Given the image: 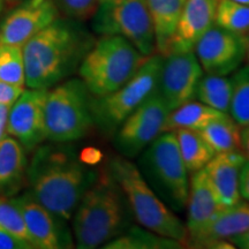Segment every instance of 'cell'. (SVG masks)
Masks as SVG:
<instances>
[{"label": "cell", "instance_id": "cell-1", "mask_svg": "<svg viewBox=\"0 0 249 249\" xmlns=\"http://www.w3.org/2000/svg\"><path fill=\"white\" fill-rule=\"evenodd\" d=\"M99 173L82 160L71 142L50 141L34 150L27 180L29 192L40 204L68 220Z\"/></svg>", "mask_w": 249, "mask_h": 249}, {"label": "cell", "instance_id": "cell-2", "mask_svg": "<svg viewBox=\"0 0 249 249\" xmlns=\"http://www.w3.org/2000/svg\"><path fill=\"white\" fill-rule=\"evenodd\" d=\"M93 39L74 18H57L22 46L26 86L50 89L79 70Z\"/></svg>", "mask_w": 249, "mask_h": 249}, {"label": "cell", "instance_id": "cell-3", "mask_svg": "<svg viewBox=\"0 0 249 249\" xmlns=\"http://www.w3.org/2000/svg\"><path fill=\"white\" fill-rule=\"evenodd\" d=\"M71 217L80 249L103 247L123 234L134 219L123 191L107 169L85 193Z\"/></svg>", "mask_w": 249, "mask_h": 249}, {"label": "cell", "instance_id": "cell-4", "mask_svg": "<svg viewBox=\"0 0 249 249\" xmlns=\"http://www.w3.org/2000/svg\"><path fill=\"white\" fill-rule=\"evenodd\" d=\"M107 170L123 191L133 218L145 229L188 246L186 224L171 210L140 172L138 165L128 158L113 156Z\"/></svg>", "mask_w": 249, "mask_h": 249}, {"label": "cell", "instance_id": "cell-5", "mask_svg": "<svg viewBox=\"0 0 249 249\" xmlns=\"http://www.w3.org/2000/svg\"><path fill=\"white\" fill-rule=\"evenodd\" d=\"M138 167L156 194L174 213H182L189 193L188 170L179 150L176 132L160 133L140 154Z\"/></svg>", "mask_w": 249, "mask_h": 249}, {"label": "cell", "instance_id": "cell-6", "mask_svg": "<svg viewBox=\"0 0 249 249\" xmlns=\"http://www.w3.org/2000/svg\"><path fill=\"white\" fill-rule=\"evenodd\" d=\"M147 58L124 37L104 35L89 50L77 71L92 96H103L124 86Z\"/></svg>", "mask_w": 249, "mask_h": 249}, {"label": "cell", "instance_id": "cell-7", "mask_svg": "<svg viewBox=\"0 0 249 249\" xmlns=\"http://www.w3.org/2000/svg\"><path fill=\"white\" fill-rule=\"evenodd\" d=\"M92 95L81 79L64 80L48 89L44 116L46 139L52 142H75L95 127Z\"/></svg>", "mask_w": 249, "mask_h": 249}, {"label": "cell", "instance_id": "cell-8", "mask_svg": "<svg viewBox=\"0 0 249 249\" xmlns=\"http://www.w3.org/2000/svg\"><path fill=\"white\" fill-rule=\"evenodd\" d=\"M163 62L164 55L156 52L119 89L107 95L92 96L93 123L103 135H113L124 120L157 89Z\"/></svg>", "mask_w": 249, "mask_h": 249}, {"label": "cell", "instance_id": "cell-9", "mask_svg": "<svg viewBox=\"0 0 249 249\" xmlns=\"http://www.w3.org/2000/svg\"><path fill=\"white\" fill-rule=\"evenodd\" d=\"M93 29L102 35H120L144 57L156 53L154 22L147 0H113L98 5Z\"/></svg>", "mask_w": 249, "mask_h": 249}, {"label": "cell", "instance_id": "cell-10", "mask_svg": "<svg viewBox=\"0 0 249 249\" xmlns=\"http://www.w3.org/2000/svg\"><path fill=\"white\" fill-rule=\"evenodd\" d=\"M169 107L156 89L140 107L124 120L112 138L120 156L133 160L163 133L170 113Z\"/></svg>", "mask_w": 249, "mask_h": 249}, {"label": "cell", "instance_id": "cell-11", "mask_svg": "<svg viewBox=\"0 0 249 249\" xmlns=\"http://www.w3.org/2000/svg\"><path fill=\"white\" fill-rule=\"evenodd\" d=\"M247 35L232 33L216 23L200 37L194 53L205 74L227 76L239 70L246 59Z\"/></svg>", "mask_w": 249, "mask_h": 249}, {"label": "cell", "instance_id": "cell-12", "mask_svg": "<svg viewBox=\"0 0 249 249\" xmlns=\"http://www.w3.org/2000/svg\"><path fill=\"white\" fill-rule=\"evenodd\" d=\"M202 76L203 70L194 50L165 55L157 90L170 111L195 98Z\"/></svg>", "mask_w": 249, "mask_h": 249}, {"label": "cell", "instance_id": "cell-13", "mask_svg": "<svg viewBox=\"0 0 249 249\" xmlns=\"http://www.w3.org/2000/svg\"><path fill=\"white\" fill-rule=\"evenodd\" d=\"M13 198L23 214L35 248L68 249L74 247L75 242L66 219L46 209L29 191Z\"/></svg>", "mask_w": 249, "mask_h": 249}, {"label": "cell", "instance_id": "cell-14", "mask_svg": "<svg viewBox=\"0 0 249 249\" xmlns=\"http://www.w3.org/2000/svg\"><path fill=\"white\" fill-rule=\"evenodd\" d=\"M48 89L23 90L9 108L7 134L17 139L27 152L46 139L44 105Z\"/></svg>", "mask_w": 249, "mask_h": 249}, {"label": "cell", "instance_id": "cell-15", "mask_svg": "<svg viewBox=\"0 0 249 249\" xmlns=\"http://www.w3.org/2000/svg\"><path fill=\"white\" fill-rule=\"evenodd\" d=\"M58 17L55 0H24L0 23V43L22 48Z\"/></svg>", "mask_w": 249, "mask_h": 249}, {"label": "cell", "instance_id": "cell-16", "mask_svg": "<svg viewBox=\"0 0 249 249\" xmlns=\"http://www.w3.org/2000/svg\"><path fill=\"white\" fill-rule=\"evenodd\" d=\"M186 209L189 246L213 222L217 213L225 209L218 202L204 169L192 173Z\"/></svg>", "mask_w": 249, "mask_h": 249}, {"label": "cell", "instance_id": "cell-17", "mask_svg": "<svg viewBox=\"0 0 249 249\" xmlns=\"http://www.w3.org/2000/svg\"><path fill=\"white\" fill-rule=\"evenodd\" d=\"M218 2L219 0H186L169 53L194 50L200 37L214 24Z\"/></svg>", "mask_w": 249, "mask_h": 249}, {"label": "cell", "instance_id": "cell-18", "mask_svg": "<svg viewBox=\"0 0 249 249\" xmlns=\"http://www.w3.org/2000/svg\"><path fill=\"white\" fill-rule=\"evenodd\" d=\"M247 160L242 151L223 152L205 165L204 171L219 204L224 208L234 207L241 202L239 178L242 165Z\"/></svg>", "mask_w": 249, "mask_h": 249}, {"label": "cell", "instance_id": "cell-19", "mask_svg": "<svg viewBox=\"0 0 249 249\" xmlns=\"http://www.w3.org/2000/svg\"><path fill=\"white\" fill-rule=\"evenodd\" d=\"M249 230V202H240L234 207L225 208L217 213L188 247L193 248H233L231 239Z\"/></svg>", "mask_w": 249, "mask_h": 249}, {"label": "cell", "instance_id": "cell-20", "mask_svg": "<svg viewBox=\"0 0 249 249\" xmlns=\"http://www.w3.org/2000/svg\"><path fill=\"white\" fill-rule=\"evenodd\" d=\"M26 150L13 136L0 141V197L17 195L27 180Z\"/></svg>", "mask_w": 249, "mask_h": 249}, {"label": "cell", "instance_id": "cell-21", "mask_svg": "<svg viewBox=\"0 0 249 249\" xmlns=\"http://www.w3.org/2000/svg\"><path fill=\"white\" fill-rule=\"evenodd\" d=\"M185 2L186 0H147L155 28L156 50L164 57L169 53Z\"/></svg>", "mask_w": 249, "mask_h": 249}, {"label": "cell", "instance_id": "cell-22", "mask_svg": "<svg viewBox=\"0 0 249 249\" xmlns=\"http://www.w3.org/2000/svg\"><path fill=\"white\" fill-rule=\"evenodd\" d=\"M225 114L229 113L214 110L198 101H191L170 112L165 120L163 132H174L180 128L200 130L211 121L219 119Z\"/></svg>", "mask_w": 249, "mask_h": 249}, {"label": "cell", "instance_id": "cell-23", "mask_svg": "<svg viewBox=\"0 0 249 249\" xmlns=\"http://www.w3.org/2000/svg\"><path fill=\"white\" fill-rule=\"evenodd\" d=\"M105 249H180L179 241L166 238L143 226L132 225L123 234L103 246Z\"/></svg>", "mask_w": 249, "mask_h": 249}, {"label": "cell", "instance_id": "cell-24", "mask_svg": "<svg viewBox=\"0 0 249 249\" xmlns=\"http://www.w3.org/2000/svg\"><path fill=\"white\" fill-rule=\"evenodd\" d=\"M210 145L214 154L241 151L240 126L230 114L211 121L200 130H196Z\"/></svg>", "mask_w": 249, "mask_h": 249}, {"label": "cell", "instance_id": "cell-25", "mask_svg": "<svg viewBox=\"0 0 249 249\" xmlns=\"http://www.w3.org/2000/svg\"><path fill=\"white\" fill-rule=\"evenodd\" d=\"M174 132L178 140L180 154L188 172L194 173L204 169L205 165L216 155L210 145L196 130L180 128Z\"/></svg>", "mask_w": 249, "mask_h": 249}, {"label": "cell", "instance_id": "cell-26", "mask_svg": "<svg viewBox=\"0 0 249 249\" xmlns=\"http://www.w3.org/2000/svg\"><path fill=\"white\" fill-rule=\"evenodd\" d=\"M232 90V79L223 75L205 74L198 82L195 98L214 110L230 114Z\"/></svg>", "mask_w": 249, "mask_h": 249}, {"label": "cell", "instance_id": "cell-27", "mask_svg": "<svg viewBox=\"0 0 249 249\" xmlns=\"http://www.w3.org/2000/svg\"><path fill=\"white\" fill-rule=\"evenodd\" d=\"M230 116L240 127L249 124V65L239 68L232 77Z\"/></svg>", "mask_w": 249, "mask_h": 249}, {"label": "cell", "instance_id": "cell-28", "mask_svg": "<svg viewBox=\"0 0 249 249\" xmlns=\"http://www.w3.org/2000/svg\"><path fill=\"white\" fill-rule=\"evenodd\" d=\"M214 23L232 33L249 35V5L219 0Z\"/></svg>", "mask_w": 249, "mask_h": 249}, {"label": "cell", "instance_id": "cell-29", "mask_svg": "<svg viewBox=\"0 0 249 249\" xmlns=\"http://www.w3.org/2000/svg\"><path fill=\"white\" fill-rule=\"evenodd\" d=\"M0 81L22 88L26 86L21 46L0 43Z\"/></svg>", "mask_w": 249, "mask_h": 249}, {"label": "cell", "instance_id": "cell-30", "mask_svg": "<svg viewBox=\"0 0 249 249\" xmlns=\"http://www.w3.org/2000/svg\"><path fill=\"white\" fill-rule=\"evenodd\" d=\"M0 226L35 249L24 222L23 214L15 203L14 198L0 197Z\"/></svg>", "mask_w": 249, "mask_h": 249}, {"label": "cell", "instance_id": "cell-31", "mask_svg": "<svg viewBox=\"0 0 249 249\" xmlns=\"http://www.w3.org/2000/svg\"><path fill=\"white\" fill-rule=\"evenodd\" d=\"M55 4L68 18L83 21L95 14L98 0H55Z\"/></svg>", "mask_w": 249, "mask_h": 249}, {"label": "cell", "instance_id": "cell-32", "mask_svg": "<svg viewBox=\"0 0 249 249\" xmlns=\"http://www.w3.org/2000/svg\"><path fill=\"white\" fill-rule=\"evenodd\" d=\"M23 90L22 87H18L4 82V81H0V104L13 105V103L17 101Z\"/></svg>", "mask_w": 249, "mask_h": 249}, {"label": "cell", "instance_id": "cell-33", "mask_svg": "<svg viewBox=\"0 0 249 249\" xmlns=\"http://www.w3.org/2000/svg\"><path fill=\"white\" fill-rule=\"evenodd\" d=\"M0 249H33L27 242L17 238L0 226Z\"/></svg>", "mask_w": 249, "mask_h": 249}, {"label": "cell", "instance_id": "cell-34", "mask_svg": "<svg viewBox=\"0 0 249 249\" xmlns=\"http://www.w3.org/2000/svg\"><path fill=\"white\" fill-rule=\"evenodd\" d=\"M239 191H240L241 198L249 202V160L245 161L240 171L239 178Z\"/></svg>", "mask_w": 249, "mask_h": 249}, {"label": "cell", "instance_id": "cell-35", "mask_svg": "<svg viewBox=\"0 0 249 249\" xmlns=\"http://www.w3.org/2000/svg\"><path fill=\"white\" fill-rule=\"evenodd\" d=\"M12 105L0 104V141L5 138L7 134V120L9 108Z\"/></svg>", "mask_w": 249, "mask_h": 249}, {"label": "cell", "instance_id": "cell-36", "mask_svg": "<svg viewBox=\"0 0 249 249\" xmlns=\"http://www.w3.org/2000/svg\"><path fill=\"white\" fill-rule=\"evenodd\" d=\"M240 141H241V151L249 160V124L242 127L240 129Z\"/></svg>", "mask_w": 249, "mask_h": 249}, {"label": "cell", "instance_id": "cell-37", "mask_svg": "<svg viewBox=\"0 0 249 249\" xmlns=\"http://www.w3.org/2000/svg\"><path fill=\"white\" fill-rule=\"evenodd\" d=\"M230 241H231L235 247L241 249H249V230L240 235L234 236V238H232Z\"/></svg>", "mask_w": 249, "mask_h": 249}, {"label": "cell", "instance_id": "cell-38", "mask_svg": "<svg viewBox=\"0 0 249 249\" xmlns=\"http://www.w3.org/2000/svg\"><path fill=\"white\" fill-rule=\"evenodd\" d=\"M246 59H247L249 65V35H247V51H246Z\"/></svg>", "mask_w": 249, "mask_h": 249}, {"label": "cell", "instance_id": "cell-39", "mask_svg": "<svg viewBox=\"0 0 249 249\" xmlns=\"http://www.w3.org/2000/svg\"><path fill=\"white\" fill-rule=\"evenodd\" d=\"M234 2H239V4H244V5H249V0H232Z\"/></svg>", "mask_w": 249, "mask_h": 249}, {"label": "cell", "instance_id": "cell-40", "mask_svg": "<svg viewBox=\"0 0 249 249\" xmlns=\"http://www.w3.org/2000/svg\"><path fill=\"white\" fill-rule=\"evenodd\" d=\"M6 1H7V0H0V13L2 12V8H4Z\"/></svg>", "mask_w": 249, "mask_h": 249}, {"label": "cell", "instance_id": "cell-41", "mask_svg": "<svg viewBox=\"0 0 249 249\" xmlns=\"http://www.w3.org/2000/svg\"><path fill=\"white\" fill-rule=\"evenodd\" d=\"M111 1H113V0H98V5L107 4V2H111Z\"/></svg>", "mask_w": 249, "mask_h": 249}, {"label": "cell", "instance_id": "cell-42", "mask_svg": "<svg viewBox=\"0 0 249 249\" xmlns=\"http://www.w3.org/2000/svg\"><path fill=\"white\" fill-rule=\"evenodd\" d=\"M7 1H11V2H14V1H18V0H7Z\"/></svg>", "mask_w": 249, "mask_h": 249}]
</instances>
